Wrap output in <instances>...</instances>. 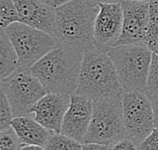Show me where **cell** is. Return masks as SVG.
<instances>
[{
  "instance_id": "17",
  "label": "cell",
  "mask_w": 158,
  "mask_h": 150,
  "mask_svg": "<svg viewBox=\"0 0 158 150\" xmlns=\"http://www.w3.org/2000/svg\"><path fill=\"white\" fill-rule=\"evenodd\" d=\"M20 21L15 0H0V26L1 29L13 22Z\"/></svg>"
},
{
  "instance_id": "11",
  "label": "cell",
  "mask_w": 158,
  "mask_h": 150,
  "mask_svg": "<svg viewBox=\"0 0 158 150\" xmlns=\"http://www.w3.org/2000/svg\"><path fill=\"white\" fill-rule=\"evenodd\" d=\"M93 112V100L72 93L71 102L64 117L61 133L83 143Z\"/></svg>"
},
{
  "instance_id": "6",
  "label": "cell",
  "mask_w": 158,
  "mask_h": 150,
  "mask_svg": "<svg viewBox=\"0 0 158 150\" xmlns=\"http://www.w3.org/2000/svg\"><path fill=\"white\" fill-rule=\"evenodd\" d=\"M1 90L8 99L14 117L33 114L35 104L48 93L31 67H17L10 76L2 79Z\"/></svg>"
},
{
  "instance_id": "27",
  "label": "cell",
  "mask_w": 158,
  "mask_h": 150,
  "mask_svg": "<svg viewBox=\"0 0 158 150\" xmlns=\"http://www.w3.org/2000/svg\"><path fill=\"white\" fill-rule=\"evenodd\" d=\"M96 3H106V2H120V0H91Z\"/></svg>"
},
{
  "instance_id": "20",
  "label": "cell",
  "mask_w": 158,
  "mask_h": 150,
  "mask_svg": "<svg viewBox=\"0 0 158 150\" xmlns=\"http://www.w3.org/2000/svg\"><path fill=\"white\" fill-rule=\"evenodd\" d=\"M145 92L148 94H158V55L153 52Z\"/></svg>"
},
{
  "instance_id": "21",
  "label": "cell",
  "mask_w": 158,
  "mask_h": 150,
  "mask_svg": "<svg viewBox=\"0 0 158 150\" xmlns=\"http://www.w3.org/2000/svg\"><path fill=\"white\" fill-rule=\"evenodd\" d=\"M144 44L153 53L158 55V19L149 20Z\"/></svg>"
},
{
  "instance_id": "10",
  "label": "cell",
  "mask_w": 158,
  "mask_h": 150,
  "mask_svg": "<svg viewBox=\"0 0 158 150\" xmlns=\"http://www.w3.org/2000/svg\"><path fill=\"white\" fill-rule=\"evenodd\" d=\"M122 5L124 11L123 30L114 45L145 44V35L150 20L149 2L122 1Z\"/></svg>"
},
{
  "instance_id": "25",
  "label": "cell",
  "mask_w": 158,
  "mask_h": 150,
  "mask_svg": "<svg viewBox=\"0 0 158 150\" xmlns=\"http://www.w3.org/2000/svg\"><path fill=\"white\" fill-rule=\"evenodd\" d=\"M110 149L109 145L100 144L98 142H86L82 143V150H106Z\"/></svg>"
},
{
  "instance_id": "5",
  "label": "cell",
  "mask_w": 158,
  "mask_h": 150,
  "mask_svg": "<svg viewBox=\"0 0 158 150\" xmlns=\"http://www.w3.org/2000/svg\"><path fill=\"white\" fill-rule=\"evenodd\" d=\"M127 137L123 115V95L93 101V112L88 131L83 139L98 142L110 148Z\"/></svg>"
},
{
  "instance_id": "1",
  "label": "cell",
  "mask_w": 158,
  "mask_h": 150,
  "mask_svg": "<svg viewBox=\"0 0 158 150\" xmlns=\"http://www.w3.org/2000/svg\"><path fill=\"white\" fill-rule=\"evenodd\" d=\"M84 52L59 44L31 67L48 93L72 94L77 89Z\"/></svg>"
},
{
  "instance_id": "22",
  "label": "cell",
  "mask_w": 158,
  "mask_h": 150,
  "mask_svg": "<svg viewBox=\"0 0 158 150\" xmlns=\"http://www.w3.org/2000/svg\"><path fill=\"white\" fill-rule=\"evenodd\" d=\"M139 149L158 150V127L154 128L151 133L149 134V136L139 145Z\"/></svg>"
},
{
  "instance_id": "24",
  "label": "cell",
  "mask_w": 158,
  "mask_h": 150,
  "mask_svg": "<svg viewBox=\"0 0 158 150\" xmlns=\"http://www.w3.org/2000/svg\"><path fill=\"white\" fill-rule=\"evenodd\" d=\"M148 97L151 102L152 109H153V116H154V125L158 127V94H148Z\"/></svg>"
},
{
  "instance_id": "14",
  "label": "cell",
  "mask_w": 158,
  "mask_h": 150,
  "mask_svg": "<svg viewBox=\"0 0 158 150\" xmlns=\"http://www.w3.org/2000/svg\"><path fill=\"white\" fill-rule=\"evenodd\" d=\"M11 126L23 143L38 145L44 149H46V146L54 133L30 115L14 117Z\"/></svg>"
},
{
  "instance_id": "28",
  "label": "cell",
  "mask_w": 158,
  "mask_h": 150,
  "mask_svg": "<svg viewBox=\"0 0 158 150\" xmlns=\"http://www.w3.org/2000/svg\"><path fill=\"white\" fill-rule=\"evenodd\" d=\"M122 1H151V0H120V2Z\"/></svg>"
},
{
  "instance_id": "7",
  "label": "cell",
  "mask_w": 158,
  "mask_h": 150,
  "mask_svg": "<svg viewBox=\"0 0 158 150\" xmlns=\"http://www.w3.org/2000/svg\"><path fill=\"white\" fill-rule=\"evenodd\" d=\"M19 56V66L31 67L59 44L55 35L17 21L5 28Z\"/></svg>"
},
{
  "instance_id": "13",
  "label": "cell",
  "mask_w": 158,
  "mask_h": 150,
  "mask_svg": "<svg viewBox=\"0 0 158 150\" xmlns=\"http://www.w3.org/2000/svg\"><path fill=\"white\" fill-rule=\"evenodd\" d=\"M15 5L20 22L54 35L56 8L40 0H15Z\"/></svg>"
},
{
  "instance_id": "8",
  "label": "cell",
  "mask_w": 158,
  "mask_h": 150,
  "mask_svg": "<svg viewBox=\"0 0 158 150\" xmlns=\"http://www.w3.org/2000/svg\"><path fill=\"white\" fill-rule=\"evenodd\" d=\"M123 115L127 137L139 146L155 128L152 105L147 93L124 92Z\"/></svg>"
},
{
  "instance_id": "3",
  "label": "cell",
  "mask_w": 158,
  "mask_h": 150,
  "mask_svg": "<svg viewBox=\"0 0 158 150\" xmlns=\"http://www.w3.org/2000/svg\"><path fill=\"white\" fill-rule=\"evenodd\" d=\"M75 93L93 101L124 94L117 70L109 52L98 48L84 52Z\"/></svg>"
},
{
  "instance_id": "4",
  "label": "cell",
  "mask_w": 158,
  "mask_h": 150,
  "mask_svg": "<svg viewBox=\"0 0 158 150\" xmlns=\"http://www.w3.org/2000/svg\"><path fill=\"white\" fill-rule=\"evenodd\" d=\"M124 92L146 91L152 52L146 44L114 45L109 51Z\"/></svg>"
},
{
  "instance_id": "9",
  "label": "cell",
  "mask_w": 158,
  "mask_h": 150,
  "mask_svg": "<svg viewBox=\"0 0 158 150\" xmlns=\"http://www.w3.org/2000/svg\"><path fill=\"white\" fill-rule=\"evenodd\" d=\"M124 11L122 2L99 3L94 22L95 48L107 52L116 44L123 30Z\"/></svg>"
},
{
  "instance_id": "26",
  "label": "cell",
  "mask_w": 158,
  "mask_h": 150,
  "mask_svg": "<svg viewBox=\"0 0 158 150\" xmlns=\"http://www.w3.org/2000/svg\"><path fill=\"white\" fill-rule=\"evenodd\" d=\"M40 1L46 3V4L52 6V7H54V8H57V7H59L60 5H62V4H64V3L68 2L69 0H40Z\"/></svg>"
},
{
  "instance_id": "18",
  "label": "cell",
  "mask_w": 158,
  "mask_h": 150,
  "mask_svg": "<svg viewBox=\"0 0 158 150\" xmlns=\"http://www.w3.org/2000/svg\"><path fill=\"white\" fill-rule=\"evenodd\" d=\"M23 142L12 126L0 131V150H20Z\"/></svg>"
},
{
  "instance_id": "15",
  "label": "cell",
  "mask_w": 158,
  "mask_h": 150,
  "mask_svg": "<svg viewBox=\"0 0 158 150\" xmlns=\"http://www.w3.org/2000/svg\"><path fill=\"white\" fill-rule=\"evenodd\" d=\"M19 60L15 48L11 44L5 29L0 33V78L5 79L10 76L17 67Z\"/></svg>"
},
{
  "instance_id": "16",
  "label": "cell",
  "mask_w": 158,
  "mask_h": 150,
  "mask_svg": "<svg viewBox=\"0 0 158 150\" xmlns=\"http://www.w3.org/2000/svg\"><path fill=\"white\" fill-rule=\"evenodd\" d=\"M47 150H82V143L67 135L54 132L46 146Z\"/></svg>"
},
{
  "instance_id": "12",
  "label": "cell",
  "mask_w": 158,
  "mask_h": 150,
  "mask_svg": "<svg viewBox=\"0 0 158 150\" xmlns=\"http://www.w3.org/2000/svg\"><path fill=\"white\" fill-rule=\"evenodd\" d=\"M70 102L71 94L47 93L34 107V118L49 130L59 133Z\"/></svg>"
},
{
  "instance_id": "19",
  "label": "cell",
  "mask_w": 158,
  "mask_h": 150,
  "mask_svg": "<svg viewBox=\"0 0 158 150\" xmlns=\"http://www.w3.org/2000/svg\"><path fill=\"white\" fill-rule=\"evenodd\" d=\"M13 118L14 116L10 103L5 93L1 90V93H0V131L5 130L11 126Z\"/></svg>"
},
{
  "instance_id": "23",
  "label": "cell",
  "mask_w": 158,
  "mask_h": 150,
  "mask_svg": "<svg viewBox=\"0 0 158 150\" xmlns=\"http://www.w3.org/2000/svg\"><path fill=\"white\" fill-rule=\"evenodd\" d=\"M110 149H117V150H133V149H139L138 144H136L134 141L131 140L130 138L126 137L122 140L117 142L116 144L112 146Z\"/></svg>"
},
{
  "instance_id": "2",
  "label": "cell",
  "mask_w": 158,
  "mask_h": 150,
  "mask_svg": "<svg viewBox=\"0 0 158 150\" xmlns=\"http://www.w3.org/2000/svg\"><path fill=\"white\" fill-rule=\"evenodd\" d=\"M99 3L91 0H69L56 8L54 35L59 44L85 52L95 48L94 22Z\"/></svg>"
}]
</instances>
